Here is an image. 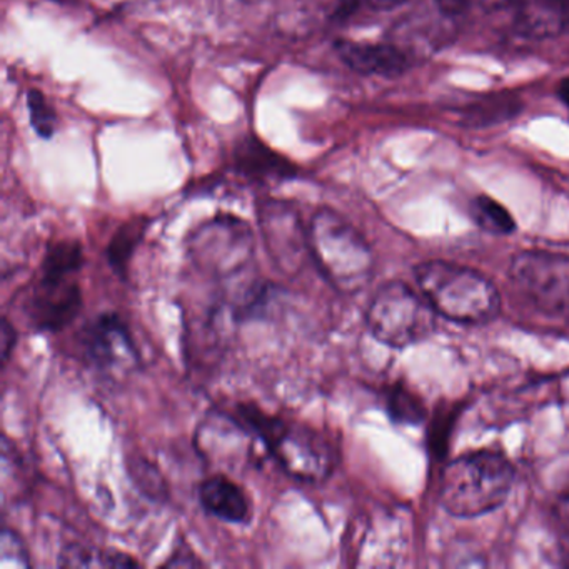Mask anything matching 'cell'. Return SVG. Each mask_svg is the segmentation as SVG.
Segmentation results:
<instances>
[{"label": "cell", "instance_id": "obj_15", "mask_svg": "<svg viewBox=\"0 0 569 569\" xmlns=\"http://www.w3.org/2000/svg\"><path fill=\"white\" fill-rule=\"evenodd\" d=\"M568 28V19L555 0H518L516 29L529 39H548Z\"/></svg>", "mask_w": 569, "mask_h": 569}, {"label": "cell", "instance_id": "obj_16", "mask_svg": "<svg viewBox=\"0 0 569 569\" xmlns=\"http://www.w3.org/2000/svg\"><path fill=\"white\" fill-rule=\"evenodd\" d=\"M146 229H148V219H131L124 222L109 241L106 254H108L109 266L114 269L119 278L124 279L128 276L129 262L138 246L141 244Z\"/></svg>", "mask_w": 569, "mask_h": 569}, {"label": "cell", "instance_id": "obj_8", "mask_svg": "<svg viewBox=\"0 0 569 569\" xmlns=\"http://www.w3.org/2000/svg\"><path fill=\"white\" fill-rule=\"evenodd\" d=\"M509 279L539 311L569 316V256L548 251H525L515 256Z\"/></svg>", "mask_w": 569, "mask_h": 569}, {"label": "cell", "instance_id": "obj_26", "mask_svg": "<svg viewBox=\"0 0 569 569\" xmlns=\"http://www.w3.org/2000/svg\"><path fill=\"white\" fill-rule=\"evenodd\" d=\"M436 8L446 18H459L468 11L472 0H435Z\"/></svg>", "mask_w": 569, "mask_h": 569}, {"label": "cell", "instance_id": "obj_11", "mask_svg": "<svg viewBox=\"0 0 569 569\" xmlns=\"http://www.w3.org/2000/svg\"><path fill=\"white\" fill-rule=\"evenodd\" d=\"M254 432L234 412L214 409L196 432V448L211 465L236 469L248 461Z\"/></svg>", "mask_w": 569, "mask_h": 569}, {"label": "cell", "instance_id": "obj_10", "mask_svg": "<svg viewBox=\"0 0 569 569\" xmlns=\"http://www.w3.org/2000/svg\"><path fill=\"white\" fill-rule=\"evenodd\" d=\"M82 358L96 371L121 379L141 368V355L128 325L116 312H102L82 328Z\"/></svg>", "mask_w": 569, "mask_h": 569}, {"label": "cell", "instance_id": "obj_3", "mask_svg": "<svg viewBox=\"0 0 569 569\" xmlns=\"http://www.w3.org/2000/svg\"><path fill=\"white\" fill-rule=\"evenodd\" d=\"M82 266L84 249L78 239L49 244L24 301L26 316L36 331H62L81 315L84 296L78 274Z\"/></svg>", "mask_w": 569, "mask_h": 569}, {"label": "cell", "instance_id": "obj_12", "mask_svg": "<svg viewBox=\"0 0 569 569\" xmlns=\"http://www.w3.org/2000/svg\"><path fill=\"white\" fill-rule=\"evenodd\" d=\"M335 48L339 59L362 76L392 79L399 78L409 69L408 54L395 44H369L339 39Z\"/></svg>", "mask_w": 569, "mask_h": 569}, {"label": "cell", "instance_id": "obj_5", "mask_svg": "<svg viewBox=\"0 0 569 569\" xmlns=\"http://www.w3.org/2000/svg\"><path fill=\"white\" fill-rule=\"evenodd\" d=\"M416 282L436 312L459 325H486L498 316L501 298L488 278L475 269L446 261L421 262Z\"/></svg>", "mask_w": 569, "mask_h": 569}, {"label": "cell", "instance_id": "obj_20", "mask_svg": "<svg viewBox=\"0 0 569 569\" xmlns=\"http://www.w3.org/2000/svg\"><path fill=\"white\" fill-rule=\"evenodd\" d=\"M31 568L28 546L16 529L2 528L0 536V569Z\"/></svg>", "mask_w": 569, "mask_h": 569}, {"label": "cell", "instance_id": "obj_4", "mask_svg": "<svg viewBox=\"0 0 569 569\" xmlns=\"http://www.w3.org/2000/svg\"><path fill=\"white\" fill-rule=\"evenodd\" d=\"M309 224V249L322 278L341 295H356L371 282L375 254L365 236L335 209L322 208Z\"/></svg>", "mask_w": 569, "mask_h": 569}, {"label": "cell", "instance_id": "obj_28", "mask_svg": "<svg viewBox=\"0 0 569 569\" xmlns=\"http://www.w3.org/2000/svg\"><path fill=\"white\" fill-rule=\"evenodd\" d=\"M558 98H559V101H561L562 104L566 106V109H568V112H569V78L562 79V81L559 82Z\"/></svg>", "mask_w": 569, "mask_h": 569}, {"label": "cell", "instance_id": "obj_25", "mask_svg": "<svg viewBox=\"0 0 569 569\" xmlns=\"http://www.w3.org/2000/svg\"><path fill=\"white\" fill-rule=\"evenodd\" d=\"M102 562L104 568H138V559L128 552L119 551V549H102Z\"/></svg>", "mask_w": 569, "mask_h": 569}, {"label": "cell", "instance_id": "obj_23", "mask_svg": "<svg viewBox=\"0 0 569 569\" xmlns=\"http://www.w3.org/2000/svg\"><path fill=\"white\" fill-rule=\"evenodd\" d=\"M166 568H201L204 562L198 558L191 546L186 541H179L174 552L169 556L168 561L162 562Z\"/></svg>", "mask_w": 569, "mask_h": 569}, {"label": "cell", "instance_id": "obj_9", "mask_svg": "<svg viewBox=\"0 0 569 569\" xmlns=\"http://www.w3.org/2000/svg\"><path fill=\"white\" fill-rule=\"evenodd\" d=\"M258 226L266 252L279 272L295 278L311 261L309 224L292 202L272 198L259 201Z\"/></svg>", "mask_w": 569, "mask_h": 569}, {"label": "cell", "instance_id": "obj_1", "mask_svg": "<svg viewBox=\"0 0 569 569\" xmlns=\"http://www.w3.org/2000/svg\"><path fill=\"white\" fill-rule=\"evenodd\" d=\"M186 254L196 272L232 302L236 319L254 316L268 284L258 281L254 234L244 219L219 214L202 222L189 232Z\"/></svg>", "mask_w": 569, "mask_h": 569}, {"label": "cell", "instance_id": "obj_17", "mask_svg": "<svg viewBox=\"0 0 569 569\" xmlns=\"http://www.w3.org/2000/svg\"><path fill=\"white\" fill-rule=\"evenodd\" d=\"M128 472L132 485L144 498L158 505L169 501V485L158 465L144 456L132 455V458L128 459Z\"/></svg>", "mask_w": 569, "mask_h": 569}, {"label": "cell", "instance_id": "obj_6", "mask_svg": "<svg viewBox=\"0 0 569 569\" xmlns=\"http://www.w3.org/2000/svg\"><path fill=\"white\" fill-rule=\"evenodd\" d=\"M515 468L501 452L478 451L455 459L442 472V508L456 518H476L505 505Z\"/></svg>", "mask_w": 569, "mask_h": 569}, {"label": "cell", "instance_id": "obj_24", "mask_svg": "<svg viewBox=\"0 0 569 569\" xmlns=\"http://www.w3.org/2000/svg\"><path fill=\"white\" fill-rule=\"evenodd\" d=\"M18 329L14 328L9 318H2V329H0V356H2V366H8L16 345H18Z\"/></svg>", "mask_w": 569, "mask_h": 569}, {"label": "cell", "instance_id": "obj_7", "mask_svg": "<svg viewBox=\"0 0 569 569\" xmlns=\"http://www.w3.org/2000/svg\"><path fill=\"white\" fill-rule=\"evenodd\" d=\"M438 312L425 296L401 281L379 286L366 309L372 338L391 348H408L432 335Z\"/></svg>", "mask_w": 569, "mask_h": 569}, {"label": "cell", "instance_id": "obj_29", "mask_svg": "<svg viewBox=\"0 0 569 569\" xmlns=\"http://www.w3.org/2000/svg\"><path fill=\"white\" fill-rule=\"evenodd\" d=\"M486 6H491V8H499V6L512 4V2H518V0H485Z\"/></svg>", "mask_w": 569, "mask_h": 569}, {"label": "cell", "instance_id": "obj_18", "mask_svg": "<svg viewBox=\"0 0 569 569\" xmlns=\"http://www.w3.org/2000/svg\"><path fill=\"white\" fill-rule=\"evenodd\" d=\"M471 214L482 231L495 236H508L516 231V221L511 212L489 196H478L472 201Z\"/></svg>", "mask_w": 569, "mask_h": 569}, {"label": "cell", "instance_id": "obj_2", "mask_svg": "<svg viewBox=\"0 0 569 569\" xmlns=\"http://www.w3.org/2000/svg\"><path fill=\"white\" fill-rule=\"evenodd\" d=\"M232 412L264 442L286 475L309 485H321L331 478L339 452L325 432L305 422L269 415L254 402H239Z\"/></svg>", "mask_w": 569, "mask_h": 569}, {"label": "cell", "instance_id": "obj_21", "mask_svg": "<svg viewBox=\"0 0 569 569\" xmlns=\"http://www.w3.org/2000/svg\"><path fill=\"white\" fill-rule=\"evenodd\" d=\"M28 108L32 129L38 132L39 138H52L56 129H58V116H56V111L49 104L46 96L41 91H36V89L29 91Z\"/></svg>", "mask_w": 569, "mask_h": 569}, {"label": "cell", "instance_id": "obj_14", "mask_svg": "<svg viewBox=\"0 0 569 569\" xmlns=\"http://www.w3.org/2000/svg\"><path fill=\"white\" fill-rule=\"evenodd\" d=\"M522 101L512 92H495L482 96L462 108L456 109L459 126L468 129L495 128L518 118Z\"/></svg>", "mask_w": 569, "mask_h": 569}, {"label": "cell", "instance_id": "obj_13", "mask_svg": "<svg viewBox=\"0 0 569 569\" xmlns=\"http://www.w3.org/2000/svg\"><path fill=\"white\" fill-rule=\"evenodd\" d=\"M199 502L206 512L231 525L251 521V499L244 488L224 472L202 479L198 488Z\"/></svg>", "mask_w": 569, "mask_h": 569}, {"label": "cell", "instance_id": "obj_19", "mask_svg": "<svg viewBox=\"0 0 569 569\" xmlns=\"http://www.w3.org/2000/svg\"><path fill=\"white\" fill-rule=\"evenodd\" d=\"M386 409L392 421L401 425H419L426 416L421 399L402 385L391 386L386 391Z\"/></svg>", "mask_w": 569, "mask_h": 569}, {"label": "cell", "instance_id": "obj_30", "mask_svg": "<svg viewBox=\"0 0 569 569\" xmlns=\"http://www.w3.org/2000/svg\"><path fill=\"white\" fill-rule=\"evenodd\" d=\"M556 4L561 8V11L565 12L566 19H568L569 24V0H555Z\"/></svg>", "mask_w": 569, "mask_h": 569}, {"label": "cell", "instance_id": "obj_27", "mask_svg": "<svg viewBox=\"0 0 569 569\" xmlns=\"http://www.w3.org/2000/svg\"><path fill=\"white\" fill-rule=\"evenodd\" d=\"M362 2V0H359ZM408 0H365V4L375 11H391V9L399 8V6L406 4Z\"/></svg>", "mask_w": 569, "mask_h": 569}, {"label": "cell", "instance_id": "obj_22", "mask_svg": "<svg viewBox=\"0 0 569 569\" xmlns=\"http://www.w3.org/2000/svg\"><path fill=\"white\" fill-rule=\"evenodd\" d=\"M58 565L61 568H94V566L104 568L102 549L71 542V545H66L62 548Z\"/></svg>", "mask_w": 569, "mask_h": 569}]
</instances>
